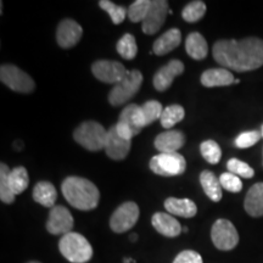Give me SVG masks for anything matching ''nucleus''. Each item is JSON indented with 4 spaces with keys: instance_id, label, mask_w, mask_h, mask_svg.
Segmentation results:
<instances>
[{
    "instance_id": "1",
    "label": "nucleus",
    "mask_w": 263,
    "mask_h": 263,
    "mask_svg": "<svg viewBox=\"0 0 263 263\" xmlns=\"http://www.w3.org/2000/svg\"><path fill=\"white\" fill-rule=\"evenodd\" d=\"M212 54L224 68L236 72L252 71L263 66V41L255 37L218 41L213 45Z\"/></svg>"
},
{
    "instance_id": "2",
    "label": "nucleus",
    "mask_w": 263,
    "mask_h": 263,
    "mask_svg": "<svg viewBox=\"0 0 263 263\" xmlns=\"http://www.w3.org/2000/svg\"><path fill=\"white\" fill-rule=\"evenodd\" d=\"M62 195L66 201L81 211L97 209L100 193L94 183L82 177H67L61 184Z\"/></svg>"
},
{
    "instance_id": "3",
    "label": "nucleus",
    "mask_w": 263,
    "mask_h": 263,
    "mask_svg": "<svg viewBox=\"0 0 263 263\" xmlns=\"http://www.w3.org/2000/svg\"><path fill=\"white\" fill-rule=\"evenodd\" d=\"M61 255L71 263H85L93 257L90 242L80 233L71 232L62 235L59 242Z\"/></svg>"
},
{
    "instance_id": "4",
    "label": "nucleus",
    "mask_w": 263,
    "mask_h": 263,
    "mask_svg": "<svg viewBox=\"0 0 263 263\" xmlns=\"http://www.w3.org/2000/svg\"><path fill=\"white\" fill-rule=\"evenodd\" d=\"M108 130L95 121H87L80 124L73 132L74 140L89 151L105 150Z\"/></svg>"
},
{
    "instance_id": "5",
    "label": "nucleus",
    "mask_w": 263,
    "mask_h": 263,
    "mask_svg": "<svg viewBox=\"0 0 263 263\" xmlns=\"http://www.w3.org/2000/svg\"><path fill=\"white\" fill-rule=\"evenodd\" d=\"M143 83V74L140 71H128L126 77L117 83L108 94V103L112 106H121L139 91Z\"/></svg>"
},
{
    "instance_id": "6",
    "label": "nucleus",
    "mask_w": 263,
    "mask_h": 263,
    "mask_svg": "<svg viewBox=\"0 0 263 263\" xmlns=\"http://www.w3.org/2000/svg\"><path fill=\"white\" fill-rule=\"evenodd\" d=\"M185 168L186 161L179 153L159 154L150 160V170L161 177L180 176Z\"/></svg>"
},
{
    "instance_id": "7",
    "label": "nucleus",
    "mask_w": 263,
    "mask_h": 263,
    "mask_svg": "<svg viewBox=\"0 0 263 263\" xmlns=\"http://www.w3.org/2000/svg\"><path fill=\"white\" fill-rule=\"evenodd\" d=\"M0 80L6 87L17 93L28 94L35 88L34 81L14 65H3L0 67Z\"/></svg>"
},
{
    "instance_id": "8",
    "label": "nucleus",
    "mask_w": 263,
    "mask_h": 263,
    "mask_svg": "<svg viewBox=\"0 0 263 263\" xmlns=\"http://www.w3.org/2000/svg\"><path fill=\"white\" fill-rule=\"evenodd\" d=\"M213 245L222 251L233 250L239 242V234L234 224L228 219H217L211 229Z\"/></svg>"
},
{
    "instance_id": "9",
    "label": "nucleus",
    "mask_w": 263,
    "mask_h": 263,
    "mask_svg": "<svg viewBox=\"0 0 263 263\" xmlns=\"http://www.w3.org/2000/svg\"><path fill=\"white\" fill-rule=\"evenodd\" d=\"M139 219V207L136 202L128 201L121 205L110 218V228L115 233H124L133 228Z\"/></svg>"
},
{
    "instance_id": "10",
    "label": "nucleus",
    "mask_w": 263,
    "mask_h": 263,
    "mask_svg": "<svg viewBox=\"0 0 263 263\" xmlns=\"http://www.w3.org/2000/svg\"><path fill=\"white\" fill-rule=\"evenodd\" d=\"M91 72L99 81L115 85L120 83L128 73L126 67L121 62L112 60L95 61L91 65Z\"/></svg>"
},
{
    "instance_id": "11",
    "label": "nucleus",
    "mask_w": 263,
    "mask_h": 263,
    "mask_svg": "<svg viewBox=\"0 0 263 263\" xmlns=\"http://www.w3.org/2000/svg\"><path fill=\"white\" fill-rule=\"evenodd\" d=\"M74 221L71 212L64 206L52 207L49 213L47 230L52 235H65L73 229Z\"/></svg>"
},
{
    "instance_id": "12",
    "label": "nucleus",
    "mask_w": 263,
    "mask_h": 263,
    "mask_svg": "<svg viewBox=\"0 0 263 263\" xmlns=\"http://www.w3.org/2000/svg\"><path fill=\"white\" fill-rule=\"evenodd\" d=\"M168 12V3L166 0H153L149 12L143 21V32L149 35L159 32Z\"/></svg>"
},
{
    "instance_id": "13",
    "label": "nucleus",
    "mask_w": 263,
    "mask_h": 263,
    "mask_svg": "<svg viewBox=\"0 0 263 263\" xmlns=\"http://www.w3.org/2000/svg\"><path fill=\"white\" fill-rule=\"evenodd\" d=\"M83 35V29L74 20L66 18L60 22L57 31V41L61 48L68 49L77 45Z\"/></svg>"
},
{
    "instance_id": "14",
    "label": "nucleus",
    "mask_w": 263,
    "mask_h": 263,
    "mask_svg": "<svg viewBox=\"0 0 263 263\" xmlns=\"http://www.w3.org/2000/svg\"><path fill=\"white\" fill-rule=\"evenodd\" d=\"M132 145V140L124 139L117 133L116 126H114L108 129L107 141L105 145V153L110 159L115 161H122L129 154Z\"/></svg>"
},
{
    "instance_id": "15",
    "label": "nucleus",
    "mask_w": 263,
    "mask_h": 263,
    "mask_svg": "<svg viewBox=\"0 0 263 263\" xmlns=\"http://www.w3.org/2000/svg\"><path fill=\"white\" fill-rule=\"evenodd\" d=\"M184 72V64L179 60H171L168 64L161 67L154 76V87L156 90L164 91L172 85L174 78Z\"/></svg>"
},
{
    "instance_id": "16",
    "label": "nucleus",
    "mask_w": 263,
    "mask_h": 263,
    "mask_svg": "<svg viewBox=\"0 0 263 263\" xmlns=\"http://www.w3.org/2000/svg\"><path fill=\"white\" fill-rule=\"evenodd\" d=\"M185 143V136L180 130L170 129L159 134L155 139V147L160 154L177 153Z\"/></svg>"
},
{
    "instance_id": "17",
    "label": "nucleus",
    "mask_w": 263,
    "mask_h": 263,
    "mask_svg": "<svg viewBox=\"0 0 263 263\" xmlns=\"http://www.w3.org/2000/svg\"><path fill=\"white\" fill-rule=\"evenodd\" d=\"M151 223L161 235L167 238H176L183 232L180 223L170 213L157 212L151 218Z\"/></svg>"
},
{
    "instance_id": "18",
    "label": "nucleus",
    "mask_w": 263,
    "mask_h": 263,
    "mask_svg": "<svg viewBox=\"0 0 263 263\" xmlns=\"http://www.w3.org/2000/svg\"><path fill=\"white\" fill-rule=\"evenodd\" d=\"M180 42H182V33H180L179 29L171 28L156 39L153 45V51L159 57L166 55L170 51L174 50L177 47H179Z\"/></svg>"
},
{
    "instance_id": "19",
    "label": "nucleus",
    "mask_w": 263,
    "mask_h": 263,
    "mask_svg": "<svg viewBox=\"0 0 263 263\" xmlns=\"http://www.w3.org/2000/svg\"><path fill=\"white\" fill-rule=\"evenodd\" d=\"M164 209L172 216H179L183 218H193L197 213V207L195 202L190 199H177V197H168L164 201Z\"/></svg>"
},
{
    "instance_id": "20",
    "label": "nucleus",
    "mask_w": 263,
    "mask_h": 263,
    "mask_svg": "<svg viewBox=\"0 0 263 263\" xmlns=\"http://www.w3.org/2000/svg\"><path fill=\"white\" fill-rule=\"evenodd\" d=\"M234 76L227 68H211L201 74V84L203 87H226L234 83Z\"/></svg>"
},
{
    "instance_id": "21",
    "label": "nucleus",
    "mask_w": 263,
    "mask_h": 263,
    "mask_svg": "<svg viewBox=\"0 0 263 263\" xmlns=\"http://www.w3.org/2000/svg\"><path fill=\"white\" fill-rule=\"evenodd\" d=\"M245 211L252 217L263 216V183H256L246 194Z\"/></svg>"
},
{
    "instance_id": "22",
    "label": "nucleus",
    "mask_w": 263,
    "mask_h": 263,
    "mask_svg": "<svg viewBox=\"0 0 263 263\" xmlns=\"http://www.w3.org/2000/svg\"><path fill=\"white\" fill-rule=\"evenodd\" d=\"M33 200L35 202L41 203L42 206L49 207V209H52L55 207V202H57L58 199V193L55 186L52 185L51 183L45 182H39L35 184L34 189H33Z\"/></svg>"
},
{
    "instance_id": "23",
    "label": "nucleus",
    "mask_w": 263,
    "mask_h": 263,
    "mask_svg": "<svg viewBox=\"0 0 263 263\" xmlns=\"http://www.w3.org/2000/svg\"><path fill=\"white\" fill-rule=\"evenodd\" d=\"M185 49L190 58L194 60H202L209 54V45L202 34L197 32H193L186 37Z\"/></svg>"
},
{
    "instance_id": "24",
    "label": "nucleus",
    "mask_w": 263,
    "mask_h": 263,
    "mask_svg": "<svg viewBox=\"0 0 263 263\" xmlns=\"http://www.w3.org/2000/svg\"><path fill=\"white\" fill-rule=\"evenodd\" d=\"M120 122L126 123L128 127L133 130V133L139 134L144 128L143 116H141V106L136 104H130L123 108V111L118 118Z\"/></svg>"
},
{
    "instance_id": "25",
    "label": "nucleus",
    "mask_w": 263,
    "mask_h": 263,
    "mask_svg": "<svg viewBox=\"0 0 263 263\" xmlns=\"http://www.w3.org/2000/svg\"><path fill=\"white\" fill-rule=\"evenodd\" d=\"M200 183H201V186L203 192L212 201L218 202L221 201L223 194H222V185L221 182H219V178H217L215 173H212L211 171H203V172L200 174Z\"/></svg>"
},
{
    "instance_id": "26",
    "label": "nucleus",
    "mask_w": 263,
    "mask_h": 263,
    "mask_svg": "<svg viewBox=\"0 0 263 263\" xmlns=\"http://www.w3.org/2000/svg\"><path fill=\"white\" fill-rule=\"evenodd\" d=\"M9 182H10V186H11L12 193H14L15 195L22 194L26 189L28 188V184H29V177H28L27 170L22 166L15 167L14 170L10 171Z\"/></svg>"
},
{
    "instance_id": "27",
    "label": "nucleus",
    "mask_w": 263,
    "mask_h": 263,
    "mask_svg": "<svg viewBox=\"0 0 263 263\" xmlns=\"http://www.w3.org/2000/svg\"><path fill=\"white\" fill-rule=\"evenodd\" d=\"M185 116V111L180 105H171L163 108V112L161 115V126L166 129H171L174 124H177L183 120Z\"/></svg>"
},
{
    "instance_id": "28",
    "label": "nucleus",
    "mask_w": 263,
    "mask_h": 263,
    "mask_svg": "<svg viewBox=\"0 0 263 263\" xmlns=\"http://www.w3.org/2000/svg\"><path fill=\"white\" fill-rule=\"evenodd\" d=\"M117 52L126 60H133L137 57L138 52V45L134 35L126 33L120 41L117 42L116 45Z\"/></svg>"
},
{
    "instance_id": "29",
    "label": "nucleus",
    "mask_w": 263,
    "mask_h": 263,
    "mask_svg": "<svg viewBox=\"0 0 263 263\" xmlns=\"http://www.w3.org/2000/svg\"><path fill=\"white\" fill-rule=\"evenodd\" d=\"M10 170L8 164H0V200L5 203H12L15 201V194L12 193L9 182Z\"/></svg>"
},
{
    "instance_id": "30",
    "label": "nucleus",
    "mask_w": 263,
    "mask_h": 263,
    "mask_svg": "<svg viewBox=\"0 0 263 263\" xmlns=\"http://www.w3.org/2000/svg\"><path fill=\"white\" fill-rule=\"evenodd\" d=\"M163 112L162 105L156 100H149L141 106V116H143L144 127L149 126L156 120H160Z\"/></svg>"
},
{
    "instance_id": "31",
    "label": "nucleus",
    "mask_w": 263,
    "mask_h": 263,
    "mask_svg": "<svg viewBox=\"0 0 263 263\" xmlns=\"http://www.w3.org/2000/svg\"><path fill=\"white\" fill-rule=\"evenodd\" d=\"M206 12V4L201 0H196V2L189 3L182 11V17L185 20L186 22H197L199 20L203 17Z\"/></svg>"
},
{
    "instance_id": "32",
    "label": "nucleus",
    "mask_w": 263,
    "mask_h": 263,
    "mask_svg": "<svg viewBox=\"0 0 263 263\" xmlns=\"http://www.w3.org/2000/svg\"><path fill=\"white\" fill-rule=\"evenodd\" d=\"M99 6L110 15V18L112 20L115 25L122 24L128 15V9L116 5L110 0H101V2H99Z\"/></svg>"
},
{
    "instance_id": "33",
    "label": "nucleus",
    "mask_w": 263,
    "mask_h": 263,
    "mask_svg": "<svg viewBox=\"0 0 263 263\" xmlns=\"http://www.w3.org/2000/svg\"><path fill=\"white\" fill-rule=\"evenodd\" d=\"M151 6L150 0H136L132 3V5L128 8L127 17L132 22H143L145 20L147 12H149Z\"/></svg>"
},
{
    "instance_id": "34",
    "label": "nucleus",
    "mask_w": 263,
    "mask_h": 263,
    "mask_svg": "<svg viewBox=\"0 0 263 263\" xmlns=\"http://www.w3.org/2000/svg\"><path fill=\"white\" fill-rule=\"evenodd\" d=\"M200 151L201 155L207 162L211 164H216L221 161L222 157V150L218 144L215 140H205L200 145Z\"/></svg>"
},
{
    "instance_id": "35",
    "label": "nucleus",
    "mask_w": 263,
    "mask_h": 263,
    "mask_svg": "<svg viewBox=\"0 0 263 263\" xmlns=\"http://www.w3.org/2000/svg\"><path fill=\"white\" fill-rule=\"evenodd\" d=\"M227 168L230 173L235 174V176L241 177V178H252L255 176V171L252 167H250L248 163L242 162L238 159H230L227 163Z\"/></svg>"
},
{
    "instance_id": "36",
    "label": "nucleus",
    "mask_w": 263,
    "mask_h": 263,
    "mask_svg": "<svg viewBox=\"0 0 263 263\" xmlns=\"http://www.w3.org/2000/svg\"><path fill=\"white\" fill-rule=\"evenodd\" d=\"M219 182L223 189L228 190L230 193H239L242 189V182L240 180V177L235 176V174L226 172L221 174L219 177Z\"/></svg>"
},
{
    "instance_id": "37",
    "label": "nucleus",
    "mask_w": 263,
    "mask_h": 263,
    "mask_svg": "<svg viewBox=\"0 0 263 263\" xmlns=\"http://www.w3.org/2000/svg\"><path fill=\"white\" fill-rule=\"evenodd\" d=\"M262 133H259L257 130H250V132H244L235 139V145L240 147V149H248V147H251L255 145L257 141L261 139Z\"/></svg>"
},
{
    "instance_id": "38",
    "label": "nucleus",
    "mask_w": 263,
    "mask_h": 263,
    "mask_svg": "<svg viewBox=\"0 0 263 263\" xmlns=\"http://www.w3.org/2000/svg\"><path fill=\"white\" fill-rule=\"evenodd\" d=\"M173 263H203L202 257L194 250H184L174 258Z\"/></svg>"
},
{
    "instance_id": "39",
    "label": "nucleus",
    "mask_w": 263,
    "mask_h": 263,
    "mask_svg": "<svg viewBox=\"0 0 263 263\" xmlns=\"http://www.w3.org/2000/svg\"><path fill=\"white\" fill-rule=\"evenodd\" d=\"M129 239H130V241H137V239H138V235L137 234H132L130 236H129Z\"/></svg>"
},
{
    "instance_id": "40",
    "label": "nucleus",
    "mask_w": 263,
    "mask_h": 263,
    "mask_svg": "<svg viewBox=\"0 0 263 263\" xmlns=\"http://www.w3.org/2000/svg\"><path fill=\"white\" fill-rule=\"evenodd\" d=\"M123 263H136V261H134V259H132V258H124Z\"/></svg>"
},
{
    "instance_id": "41",
    "label": "nucleus",
    "mask_w": 263,
    "mask_h": 263,
    "mask_svg": "<svg viewBox=\"0 0 263 263\" xmlns=\"http://www.w3.org/2000/svg\"><path fill=\"white\" fill-rule=\"evenodd\" d=\"M183 232L188 233V227H183Z\"/></svg>"
},
{
    "instance_id": "42",
    "label": "nucleus",
    "mask_w": 263,
    "mask_h": 263,
    "mask_svg": "<svg viewBox=\"0 0 263 263\" xmlns=\"http://www.w3.org/2000/svg\"><path fill=\"white\" fill-rule=\"evenodd\" d=\"M234 83H236V84L240 83V80H235V81H234Z\"/></svg>"
},
{
    "instance_id": "43",
    "label": "nucleus",
    "mask_w": 263,
    "mask_h": 263,
    "mask_svg": "<svg viewBox=\"0 0 263 263\" xmlns=\"http://www.w3.org/2000/svg\"><path fill=\"white\" fill-rule=\"evenodd\" d=\"M28 263H41V262H38V261H31V262H28Z\"/></svg>"
},
{
    "instance_id": "44",
    "label": "nucleus",
    "mask_w": 263,
    "mask_h": 263,
    "mask_svg": "<svg viewBox=\"0 0 263 263\" xmlns=\"http://www.w3.org/2000/svg\"><path fill=\"white\" fill-rule=\"evenodd\" d=\"M262 137H263V127H262Z\"/></svg>"
}]
</instances>
